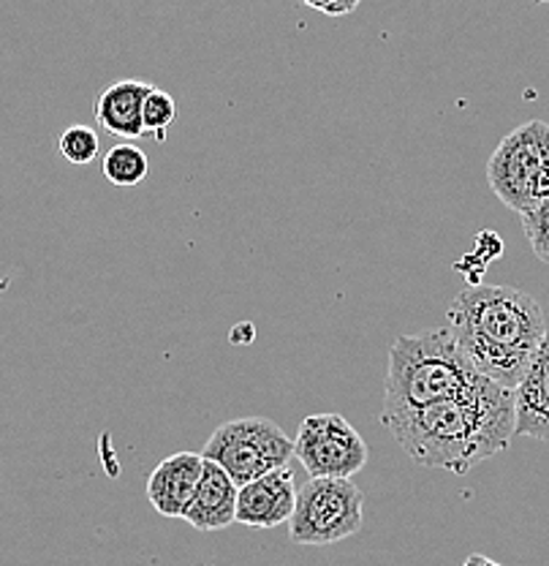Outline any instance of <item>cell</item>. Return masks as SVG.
<instances>
[{
  "instance_id": "obj_1",
  "label": "cell",
  "mask_w": 549,
  "mask_h": 566,
  "mask_svg": "<svg viewBox=\"0 0 549 566\" xmlns=\"http://www.w3.org/2000/svg\"><path fill=\"white\" fill-rule=\"evenodd\" d=\"M400 450L424 469L468 474L474 465L509 450L515 439V389L476 376L457 395L378 420Z\"/></svg>"
},
{
  "instance_id": "obj_2",
  "label": "cell",
  "mask_w": 549,
  "mask_h": 566,
  "mask_svg": "<svg viewBox=\"0 0 549 566\" xmlns=\"http://www.w3.org/2000/svg\"><path fill=\"white\" fill-rule=\"evenodd\" d=\"M448 329L476 374L515 389L547 335L536 297L515 286L474 283L446 311Z\"/></svg>"
},
{
  "instance_id": "obj_3",
  "label": "cell",
  "mask_w": 549,
  "mask_h": 566,
  "mask_svg": "<svg viewBox=\"0 0 549 566\" xmlns=\"http://www.w3.org/2000/svg\"><path fill=\"white\" fill-rule=\"evenodd\" d=\"M476 376L479 374L460 352L448 327L419 335H400L389 349L383 409L378 420L452 398L460 389L468 387Z\"/></svg>"
},
{
  "instance_id": "obj_4",
  "label": "cell",
  "mask_w": 549,
  "mask_h": 566,
  "mask_svg": "<svg viewBox=\"0 0 549 566\" xmlns=\"http://www.w3.org/2000/svg\"><path fill=\"white\" fill-rule=\"evenodd\" d=\"M487 182L519 216L549 199V123L528 120L506 134L489 156Z\"/></svg>"
},
{
  "instance_id": "obj_5",
  "label": "cell",
  "mask_w": 549,
  "mask_h": 566,
  "mask_svg": "<svg viewBox=\"0 0 549 566\" xmlns=\"http://www.w3.org/2000/svg\"><path fill=\"white\" fill-rule=\"evenodd\" d=\"M202 458L221 465L242 488L294 458V439L267 417H240L218 424L202 447Z\"/></svg>"
},
{
  "instance_id": "obj_6",
  "label": "cell",
  "mask_w": 549,
  "mask_h": 566,
  "mask_svg": "<svg viewBox=\"0 0 549 566\" xmlns=\"http://www.w3.org/2000/svg\"><path fill=\"white\" fill-rule=\"evenodd\" d=\"M365 517V495L351 480L310 476L297 491V504L288 521L294 545L324 547L359 534Z\"/></svg>"
},
{
  "instance_id": "obj_7",
  "label": "cell",
  "mask_w": 549,
  "mask_h": 566,
  "mask_svg": "<svg viewBox=\"0 0 549 566\" xmlns=\"http://www.w3.org/2000/svg\"><path fill=\"white\" fill-rule=\"evenodd\" d=\"M294 458L308 476H335L351 480L365 469L370 450L359 430L340 415L305 417L294 439Z\"/></svg>"
},
{
  "instance_id": "obj_8",
  "label": "cell",
  "mask_w": 549,
  "mask_h": 566,
  "mask_svg": "<svg viewBox=\"0 0 549 566\" xmlns=\"http://www.w3.org/2000/svg\"><path fill=\"white\" fill-rule=\"evenodd\" d=\"M294 504H297L294 474L288 471V465L275 469L240 488L237 523L251 528H275L292 521Z\"/></svg>"
},
{
  "instance_id": "obj_9",
  "label": "cell",
  "mask_w": 549,
  "mask_h": 566,
  "mask_svg": "<svg viewBox=\"0 0 549 566\" xmlns=\"http://www.w3.org/2000/svg\"><path fill=\"white\" fill-rule=\"evenodd\" d=\"M202 452H175L156 465L147 480V499L163 517H182L202 476Z\"/></svg>"
},
{
  "instance_id": "obj_10",
  "label": "cell",
  "mask_w": 549,
  "mask_h": 566,
  "mask_svg": "<svg viewBox=\"0 0 549 566\" xmlns=\"http://www.w3.org/2000/svg\"><path fill=\"white\" fill-rule=\"evenodd\" d=\"M237 491L232 476L212 460H204L197 493L182 521L197 531H223L237 523Z\"/></svg>"
},
{
  "instance_id": "obj_11",
  "label": "cell",
  "mask_w": 549,
  "mask_h": 566,
  "mask_svg": "<svg viewBox=\"0 0 549 566\" xmlns=\"http://www.w3.org/2000/svg\"><path fill=\"white\" fill-rule=\"evenodd\" d=\"M515 436L549 441V329L515 387Z\"/></svg>"
},
{
  "instance_id": "obj_12",
  "label": "cell",
  "mask_w": 549,
  "mask_h": 566,
  "mask_svg": "<svg viewBox=\"0 0 549 566\" xmlns=\"http://www.w3.org/2000/svg\"><path fill=\"white\" fill-rule=\"evenodd\" d=\"M152 85L139 80H120L115 85L104 87L96 96V123L102 132L117 139H139L145 137V123H141V102Z\"/></svg>"
},
{
  "instance_id": "obj_13",
  "label": "cell",
  "mask_w": 549,
  "mask_h": 566,
  "mask_svg": "<svg viewBox=\"0 0 549 566\" xmlns=\"http://www.w3.org/2000/svg\"><path fill=\"white\" fill-rule=\"evenodd\" d=\"M102 172L112 186L131 188L147 180L150 175V158L141 147L131 145V142H120V145H112L106 150L102 161Z\"/></svg>"
},
{
  "instance_id": "obj_14",
  "label": "cell",
  "mask_w": 549,
  "mask_h": 566,
  "mask_svg": "<svg viewBox=\"0 0 549 566\" xmlns=\"http://www.w3.org/2000/svg\"><path fill=\"white\" fill-rule=\"evenodd\" d=\"M57 150L74 167H85V164H93L102 153V139H98V132L91 126H71L61 134L57 139Z\"/></svg>"
},
{
  "instance_id": "obj_15",
  "label": "cell",
  "mask_w": 549,
  "mask_h": 566,
  "mask_svg": "<svg viewBox=\"0 0 549 566\" xmlns=\"http://www.w3.org/2000/svg\"><path fill=\"white\" fill-rule=\"evenodd\" d=\"M177 117V102L161 87H150L141 102V123H145V134H156L161 137V132H167Z\"/></svg>"
},
{
  "instance_id": "obj_16",
  "label": "cell",
  "mask_w": 549,
  "mask_h": 566,
  "mask_svg": "<svg viewBox=\"0 0 549 566\" xmlns=\"http://www.w3.org/2000/svg\"><path fill=\"white\" fill-rule=\"evenodd\" d=\"M519 218H522L525 238H528L534 253L541 259V262L549 264V199H545L541 205H536L534 210L522 212Z\"/></svg>"
},
{
  "instance_id": "obj_17",
  "label": "cell",
  "mask_w": 549,
  "mask_h": 566,
  "mask_svg": "<svg viewBox=\"0 0 549 566\" xmlns=\"http://www.w3.org/2000/svg\"><path fill=\"white\" fill-rule=\"evenodd\" d=\"M299 3H305L308 9L318 11V14L324 17H346L351 14L362 0H299Z\"/></svg>"
},
{
  "instance_id": "obj_18",
  "label": "cell",
  "mask_w": 549,
  "mask_h": 566,
  "mask_svg": "<svg viewBox=\"0 0 549 566\" xmlns=\"http://www.w3.org/2000/svg\"><path fill=\"white\" fill-rule=\"evenodd\" d=\"M463 566H504V564H498V562H493V558L479 556V553H474V556L465 558Z\"/></svg>"
},
{
  "instance_id": "obj_19",
  "label": "cell",
  "mask_w": 549,
  "mask_h": 566,
  "mask_svg": "<svg viewBox=\"0 0 549 566\" xmlns=\"http://www.w3.org/2000/svg\"><path fill=\"white\" fill-rule=\"evenodd\" d=\"M536 3H545V6H549V0H536Z\"/></svg>"
}]
</instances>
